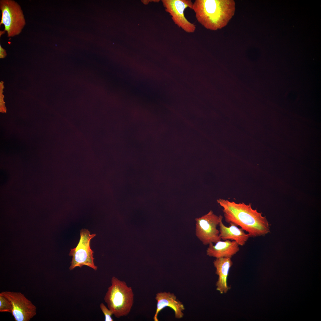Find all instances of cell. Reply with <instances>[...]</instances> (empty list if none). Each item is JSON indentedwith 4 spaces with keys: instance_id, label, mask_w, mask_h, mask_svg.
Returning <instances> with one entry per match:
<instances>
[{
    "instance_id": "obj_1",
    "label": "cell",
    "mask_w": 321,
    "mask_h": 321,
    "mask_svg": "<svg viewBox=\"0 0 321 321\" xmlns=\"http://www.w3.org/2000/svg\"><path fill=\"white\" fill-rule=\"evenodd\" d=\"M217 202L223 208L226 222L240 226L248 232L250 237L264 236L270 232L267 218L262 213L253 209L251 203H237L221 199Z\"/></svg>"
},
{
    "instance_id": "obj_2",
    "label": "cell",
    "mask_w": 321,
    "mask_h": 321,
    "mask_svg": "<svg viewBox=\"0 0 321 321\" xmlns=\"http://www.w3.org/2000/svg\"><path fill=\"white\" fill-rule=\"evenodd\" d=\"M235 6L233 0H196L192 9L201 25L216 30L227 25L235 14Z\"/></svg>"
},
{
    "instance_id": "obj_3",
    "label": "cell",
    "mask_w": 321,
    "mask_h": 321,
    "mask_svg": "<svg viewBox=\"0 0 321 321\" xmlns=\"http://www.w3.org/2000/svg\"><path fill=\"white\" fill-rule=\"evenodd\" d=\"M104 299L113 314L119 318L130 312L134 303V294L131 287L125 281L113 276Z\"/></svg>"
},
{
    "instance_id": "obj_4",
    "label": "cell",
    "mask_w": 321,
    "mask_h": 321,
    "mask_svg": "<svg viewBox=\"0 0 321 321\" xmlns=\"http://www.w3.org/2000/svg\"><path fill=\"white\" fill-rule=\"evenodd\" d=\"M0 9L2 16L0 25L3 24L8 37L18 35L26 25V21L20 6L12 0H1Z\"/></svg>"
},
{
    "instance_id": "obj_5",
    "label": "cell",
    "mask_w": 321,
    "mask_h": 321,
    "mask_svg": "<svg viewBox=\"0 0 321 321\" xmlns=\"http://www.w3.org/2000/svg\"><path fill=\"white\" fill-rule=\"evenodd\" d=\"M80 238L77 246L71 248L69 254L72 257L70 270L77 267L81 268L86 265L95 270H97V266L94 263L93 254L94 251L90 248V240L95 237V234L90 235L89 231L86 229L80 231Z\"/></svg>"
},
{
    "instance_id": "obj_6",
    "label": "cell",
    "mask_w": 321,
    "mask_h": 321,
    "mask_svg": "<svg viewBox=\"0 0 321 321\" xmlns=\"http://www.w3.org/2000/svg\"><path fill=\"white\" fill-rule=\"evenodd\" d=\"M223 218L221 215L218 216L210 210L207 213L195 218V235L203 245L215 243L221 240L217 227Z\"/></svg>"
},
{
    "instance_id": "obj_7",
    "label": "cell",
    "mask_w": 321,
    "mask_h": 321,
    "mask_svg": "<svg viewBox=\"0 0 321 321\" xmlns=\"http://www.w3.org/2000/svg\"><path fill=\"white\" fill-rule=\"evenodd\" d=\"M0 293L11 302L12 314L15 321H29L36 314V307L20 292L3 291Z\"/></svg>"
},
{
    "instance_id": "obj_8",
    "label": "cell",
    "mask_w": 321,
    "mask_h": 321,
    "mask_svg": "<svg viewBox=\"0 0 321 321\" xmlns=\"http://www.w3.org/2000/svg\"><path fill=\"white\" fill-rule=\"evenodd\" d=\"M166 11L171 17L174 23L188 33L194 32L195 24L189 21L185 16L184 11L188 7L192 9L193 3L191 0H162Z\"/></svg>"
},
{
    "instance_id": "obj_9",
    "label": "cell",
    "mask_w": 321,
    "mask_h": 321,
    "mask_svg": "<svg viewBox=\"0 0 321 321\" xmlns=\"http://www.w3.org/2000/svg\"><path fill=\"white\" fill-rule=\"evenodd\" d=\"M155 299L157 303L156 312L153 317L154 321H158V314L166 307H169L173 310L176 318L180 319L183 317L184 306L177 299L176 296L173 293L169 292H159L156 294Z\"/></svg>"
},
{
    "instance_id": "obj_10",
    "label": "cell",
    "mask_w": 321,
    "mask_h": 321,
    "mask_svg": "<svg viewBox=\"0 0 321 321\" xmlns=\"http://www.w3.org/2000/svg\"><path fill=\"white\" fill-rule=\"evenodd\" d=\"M213 263L216 268L215 273L218 276L216 284V290L221 294H225L230 289L227 280L230 269L233 265L231 258H216Z\"/></svg>"
},
{
    "instance_id": "obj_11",
    "label": "cell",
    "mask_w": 321,
    "mask_h": 321,
    "mask_svg": "<svg viewBox=\"0 0 321 321\" xmlns=\"http://www.w3.org/2000/svg\"><path fill=\"white\" fill-rule=\"evenodd\" d=\"M206 250L207 255L216 258L230 257L236 254L240 250L239 245L235 241L230 240H220L213 245H208Z\"/></svg>"
},
{
    "instance_id": "obj_12",
    "label": "cell",
    "mask_w": 321,
    "mask_h": 321,
    "mask_svg": "<svg viewBox=\"0 0 321 321\" xmlns=\"http://www.w3.org/2000/svg\"><path fill=\"white\" fill-rule=\"evenodd\" d=\"M222 218L219 224V236L223 240H231L235 241L239 245L244 246L250 237L249 235L246 234L241 228L232 223L230 226H225L222 222Z\"/></svg>"
},
{
    "instance_id": "obj_13",
    "label": "cell",
    "mask_w": 321,
    "mask_h": 321,
    "mask_svg": "<svg viewBox=\"0 0 321 321\" xmlns=\"http://www.w3.org/2000/svg\"><path fill=\"white\" fill-rule=\"evenodd\" d=\"M12 309L11 302L5 296L0 293V311L12 313Z\"/></svg>"
},
{
    "instance_id": "obj_14",
    "label": "cell",
    "mask_w": 321,
    "mask_h": 321,
    "mask_svg": "<svg viewBox=\"0 0 321 321\" xmlns=\"http://www.w3.org/2000/svg\"><path fill=\"white\" fill-rule=\"evenodd\" d=\"M100 307L105 316V321H113L111 316L113 314L112 312L105 305L101 303L100 305Z\"/></svg>"
},
{
    "instance_id": "obj_15",
    "label": "cell",
    "mask_w": 321,
    "mask_h": 321,
    "mask_svg": "<svg viewBox=\"0 0 321 321\" xmlns=\"http://www.w3.org/2000/svg\"><path fill=\"white\" fill-rule=\"evenodd\" d=\"M7 173H0V181L1 185L4 184L7 181L8 176Z\"/></svg>"
},
{
    "instance_id": "obj_16",
    "label": "cell",
    "mask_w": 321,
    "mask_h": 321,
    "mask_svg": "<svg viewBox=\"0 0 321 321\" xmlns=\"http://www.w3.org/2000/svg\"><path fill=\"white\" fill-rule=\"evenodd\" d=\"M6 55V51L3 48L1 45L0 44V58H4Z\"/></svg>"
}]
</instances>
